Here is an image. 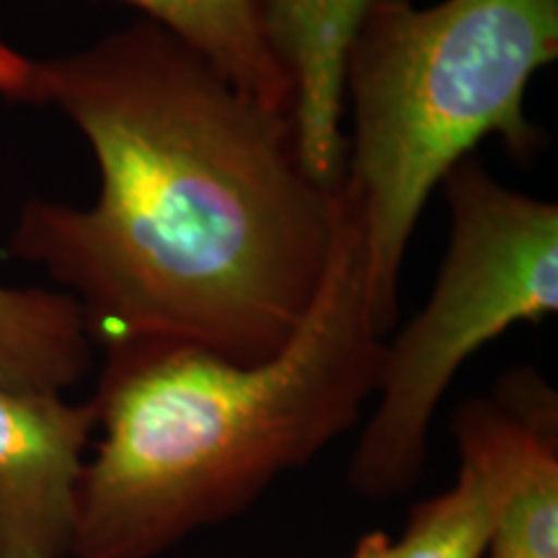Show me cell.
Here are the masks:
<instances>
[{"instance_id": "6da1fadb", "label": "cell", "mask_w": 558, "mask_h": 558, "mask_svg": "<svg viewBox=\"0 0 558 558\" xmlns=\"http://www.w3.org/2000/svg\"><path fill=\"white\" fill-rule=\"evenodd\" d=\"M26 104L78 128L101 190L90 207L26 199L9 254L68 290L94 344L181 341L241 365L288 347L344 186L305 171L290 111L148 19L34 60Z\"/></svg>"}, {"instance_id": "7a4b0ae2", "label": "cell", "mask_w": 558, "mask_h": 558, "mask_svg": "<svg viewBox=\"0 0 558 558\" xmlns=\"http://www.w3.org/2000/svg\"><path fill=\"white\" fill-rule=\"evenodd\" d=\"M383 347L344 177L329 269L275 357L241 365L181 341L104 349L90 399L101 437L83 469L73 558H158L246 512L360 422Z\"/></svg>"}, {"instance_id": "3957f363", "label": "cell", "mask_w": 558, "mask_h": 558, "mask_svg": "<svg viewBox=\"0 0 558 558\" xmlns=\"http://www.w3.org/2000/svg\"><path fill=\"white\" fill-rule=\"evenodd\" d=\"M556 58L558 0H369L344 60L347 181L383 337L399 320L411 233L452 166L488 135L520 163L541 150L525 96Z\"/></svg>"}, {"instance_id": "277c9868", "label": "cell", "mask_w": 558, "mask_h": 558, "mask_svg": "<svg viewBox=\"0 0 558 558\" xmlns=\"http://www.w3.org/2000/svg\"><path fill=\"white\" fill-rule=\"evenodd\" d=\"M439 186L450 205V243L427 305L383 347L378 401L349 460V486L362 499L411 492L458 369L512 326L558 311L556 202L509 190L471 156Z\"/></svg>"}, {"instance_id": "5b68a950", "label": "cell", "mask_w": 558, "mask_h": 558, "mask_svg": "<svg viewBox=\"0 0 558 558\" xmlns=\"http://www.w3.org/2000/svg\"><path fill=\"white\" fill-rule=\"evenodd\" d=\"M94 401L0 388V558H73Z\"/></svg>"}, {"instance_id": "8992f818", "label": "cell", "mask_w": 558, "mask_h": 558, "mask_svg": "<svg viewBox=\"0 0 558 558\" xmlns=\"http://www.w3.org/2000/svg\"><path fill=\"white\" fill-rule=\"evenodd\" d=\"M535 373L533 367H512L492 393L456 409V484L411 507L401 538L390 546V558H484Z\"/></svg>"}, {"instance_id": "52a82bcc", "label": "cell", "mask_w": 558, "mask_h": 558, "mask_svg": "<svg viewBox=\"0 0 558 558\" xmlns=\"http://www.w3.org/2000/svg\"><path fill=\"white\" fill-rule=\"evenodd\" d=\"M262 29L292 81L300 158L318 184L347 177L344 60L369 0H254Z\"/></svg>"}, {"instance_id": "ba28073f", "label": "cell", "mask_w": 558, "mask_h": 558, "mask_svg": "<svg viewBox=\"0 0 558 558\" xmlns=\"http://www.w3.org/2000/svg\"><path fill=\"white\" fill-rule=\"evenodd\" d=\"M32 58L0 37V96L26 101ZM81 305L68 292L0 284V388L65 393L90 369Z\"/></svg>"}, {"instance_id": "9c48e42d", "label": "cell", "mask_w": 558, "mask_h": 558, "mask_svg": "<svg viewBox=\"0 0 558 558\" xmlns=\"http://www.w3.org/2000/svg\"><path fill=\"white\" fill-rule=\"evenodd\" d=\"M484 558H558V393L535 373Z\"/></svg>"}, {"instance_id": "30bf717a", "label": "cell", "mask_w": 558, "mask_h": 558, "mask_svg": "<svg viewBox=\"0 0 558 558\" xmlns=\"http://www.w3.org/2000/svg\"><path fill=\"white\" fill-rule=\"evenodd\" d=\"M205 54L235 86L292 114V81L271 52L254 0H122Z\"/></svg>"}, {"instance_id": "8fae6325", "label": "cell", "mask_w": 558, "mask_h": 558, "mask_svg": "<svg viewBox=\"0 0 558 558\" xmlns=\"http://www.w3.org/2000/svg\"><path fill=\"white\" fill-rule=\"evenodd\" d=\"M390 546H393V538L388 533L373 530V533L362 535L347 558H390Z\"/></svg>"}]
</instances>
